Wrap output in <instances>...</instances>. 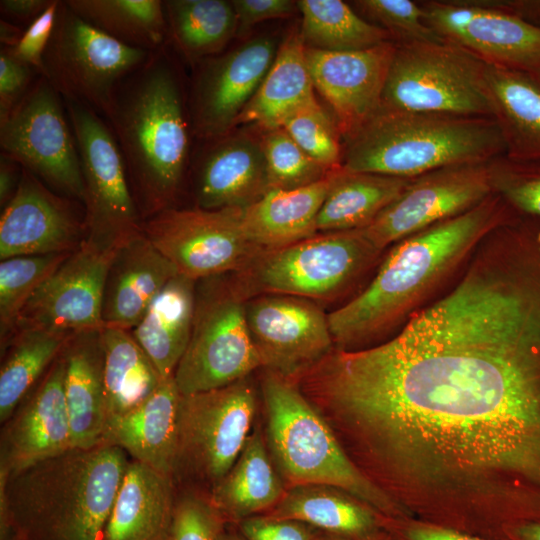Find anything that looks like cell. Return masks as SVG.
Returning <instances> with one entry per match:
<instances>
[{"instance_id": "6da1fadb", "label": "cell", "mask_w": 540, "mask_h": 540, "mask_svg": "<svg viewBox=\"0 0 540 540\" xmlns=\"http://www.w3.org/2000/svg\"><path fill=\"white\" fill-rule=\"evenodd\" d=\"M295 381L408 517L490 540L540 522V250L483 241L395 336Z\"/></svg>"}, {"instance_id": "7a4b0ae2", "label": "cell", "mask_w": 540, "mask_h": 540, "mask_svg": "<svg viewBox=\"0 0 540 540\" xmlns=\"http://www.w3.org/2000/svg\"><path fill=\"white\" fill-rule=\"evenodd\" d=\"M514 212L493 192L475 207L395 243L368 286L328 315L334 348L362 349L400 325Z\"/></svg>"}, {"instance_id": "3957f363", "label": "cell", "mask_w": 540, "mask_h": 540, "mask_svg": "<svg viewBox=\"0 0 540 540\" xmlns=\"http://www.w3.org/2000/svg\"><path fill=\"white\" fill-rule=\"evenodd\" d=\"M105 120L142 220L178 207L194 131L182 71L167 44L119 82Z\"/></svg>"}, {"instance_id": "277c9868", "label": "cell", "mask_w": 540, "mask_h": 540, "mask_svg": "<svg viewBox=\"0 0 540 540\" xmlns=\"http://www.w3.org/2000/svg\"><path fill=\"white\" fill-rule=\"evenodd\" d=\"M128 464L103 444L0 475V540H103Z\"/></svg>"}, {"instance_id": "5b68a950", "label": "cell", "mask_w": 540, "mask_h": 540, "mask_svg": "<svg viewBox=\"0 0 540 540\" xmlns=\"http://www.w3.org/2000/svg\"><path fill=\"white\" fill-rule=\"evenodd\" d=\"M343 142L344 169L406 179L505 155L492 117L404 111L382 105Z\"/></svg>"}, {"instance_id": "8992f818", "label": "cell", "mask_w": 540, "mask_h": 540, "mask_svg": "<svg viewBox=\"0 0 540 540\" xmlns=\"http://www.w3.org/2000/svg\"><path fill=\"white\" fill-rule=\"evenodd\" d=\"M260 388L267 449L286 488L329 485L345 490L388 519L408 518L353 463L296 382L263 370Z\"/></svg>"}, {"instance_id": "52a82bcc", "label": "cell", "mask_w": 540, "mask_h": 540, "mask_svg": "<svg viewBox=\"0 0 540 540\" xmlns=\"http://www.w3.org/2000/svg\"><path fill=\"white\" fill-rule=\"evenodd\" d=\"M380 253L362 229L325 232L263 250L227 278L245 302L268 294L328 300L340 295Z\"/></svg>"}, {"instance_id": "ba28073f", "label": "cell", "mask_w": 540, "mask_h": 540, "mask_svg": "<svg viewBox=\"0 0 540 540\" xmlns=\"http://www.w3.org/2000/svg\"><path fill=\"white\" fill-rule=\"evenodd\" d=\"M487 67L471 52L446 40L396 44L381 105L493 118Z\"/></svg>"}, {"instance_id": "9c48e42d", "label": "cell", "mask_w": 540, "mask_h": 540, "mask_svg": "<svg viewBox=\"0 0 540 540\" xmlns=\"http://www.w3.org/2000/svg\"><path fill=\"white\" fill-rule=\"evenodd\" d=\"M244 303L227 274L196 281L192 332L174 374L181 395L229 385L261 368Z\"/></svg>"}, {"instance_id": "30bf717a", "label": "cell", "mask_w": 540, "mask_h": 540, "mask_svg": "<svg viewBox=\"0 0 540 540\" xmlns=\"http://www.w3.org/2000/svg\"><path fill=\"white\" fill-rule=\"evenodd\" d=\"M64 102L84 185L85 241L114 251L143 231L123 155L104 117L83 103Z\"/></svg>"}, {"instance_id": "8fae6325", "label": "cell", "mask_w": 540, "mask_h": 540, "mask_svg": "<svg viewBox=\"0 0 540 540\" xmlns=\"http://www.w3.org/2000/svg\"><path fill=\"white\" fill-rule=\"evenodd\" d=\"M257 392L250 376L181 395L173 480L190 476L215 486L242 452L253 427Z\"/></svg>"}, {"instance_id": "7c38bea8", "label": "cell", "mask_w": 540, "mask_h": 540, "mask_svg": "<svg viewBox=\"0 0 540 540\" xmlns=\"http://www.w3.org/2000/svg\"><path fill=\"white\" fill-rule=\"evenodd\" d=\"M150 52L105 34L60 1L41 76L64 100L83 103L106 118L117 85Z\"/></svg>"}, {"instance_id": "4fadbf2b", "label": "cell", "mask_w": 540, "mask_h": 540, "mask_svg": "<svg viewBox=\"0 0 540 540\" xmlns=\"http://www.w3.org/2000/svg\"><path fill=\"white\" fill-rule=\"evenodd\" d=\"M1 153L58 194L83 204L84 185L65 102L41 75L0 123Z\"/></svg>"}, {"instance_id": "5bb4252c", "label": "cell", "mask_w": 540, "mask_h": 540, "mask_svg": "<svg viewBox=\"0 0 540 540\" xmlns=\"http://www.w3.org/2000/svg\"><path fill=\"white\" fill-rule=\"evenodd\" d=\"M243 210L174 207L143 221L142 230L178 274L198 281L236 272L263 251L244 233Z\"/></svg>"}, {"instance_id": "9a60e30c", "label": "cell", "mask_w": 540, "mask_h": 540, "mask_svg": "<svg viewBox=\"0 0 540 540\" xmlns=\"http://www.w3.org/2000/svg\"><path fill=\"white\" fill-rule=\"evenodd\" d=\"M492 193L488 162L436 169L413 178L362 231L382 251L390 244L475 207Z\"/></svg>"}, {"instance_id": "2e32d148", "label": "cell", "mask_w": 540, "mask_h": 540, "mask_svg": "<svg viewBox=\"0 0 540 540\" xmlns=\"http://www.w3.org/2000/svg\"><path fill=\"white\" fill-rule=\"evenodd\" d=\"M424 20L441 38L471 52L487 65L540 71V28L476 0L419 1Z\"/></svg>"}, {"instance_id": "e0dca14e", "label": "cell", "mask_w": 540, "mask_h": 540, "mask_svg": "<svg viewBox=\"0 0 540 540\" xmlns=\"http://www.w3.org/2000/svg\"><path fill=\"white\" fill-rule=\"evenodd\" d=\"M244 306L263 370L293 380L334 349L328 315L312 300L268 294Z\"/></svg>"}, {"instance_id": "ac0fdd59", "label": "cell", "mask_w": 540, "mask_h": 540, "mask_svg": "<svg viewBox=\"0 0 540 540\" xmlns=\"http://www.w3.org/2000/svg\"><path fill=\"white\" fill-rule=\"evenodd\" d=\"M279 45L262 35L195 65L189 109L194 135L228 134L271 67Z\"/></svg>"}, {"instance_id": "d6986e66", "label": "cell", "mask_w": 540, "mask_h": 540, "mask_svg": "<svg viewBox=\"0 0 540 540\" xmlns=\"http://www.w3.org/2000/svg\"><path fill=\"white\" fill-rule=\"evenodd\" d=\"M114 253L84 240L29 298L13 334L29 329L75 333L104 327V284Z\"/></svg>"}, {"instance_id": "ffe728a7", "label": "cell", "mask_w": 540, "mask_h": 540, "mask_svg": "<svg viewBox=\"0 0 540 540\" xmlns=\"http://www.w3.org/2000/svg\"><path fill=\"white\" fill-rule=\"evenodd\" d=\"M22 167L21 179L0 218V259L76 250L86 238L85 214Z\"/></svg>"}, {"instance_id": "44dd1931", "label": "cell", "mask_w": 540, "mask_h": 540, "mask_svg": "<svg viewBox=\"0 0 540 540\" xmlns=\"http://www.w3.org/2000/svg\"><path fill=\"white\" fill-rule=\"evenodd\" d=\"M395 48L393 41L354 51L306 47L315 90L331 108L343 141L380 108Z\"/></svg>"}, {"instance_id": "7402d4cb", "label": "cell", "mask_w": 540, "mask_h": 540, "mask_svg": "<svg viewBox=\"0 0 540 540\" xmlns=\"http://www.w3.org/2000/svg\"><path fill=\"white\" fill-rule=\"evenodd\" d=\"M61 353L4 422L0 475L10 476L72 448Z\"/></svg>"}, {"instance_id": "603a6c76", "label": "cell", "mask_w": 540, "mask_h": 540, "mask_svg": "<svg viewBox=\"0 0 540 540\" xmlns=\"http://www.w3.org/2000/svg\"><path fill=\"white\" fill-rule=\"evenodd\" d=\"M206 141L194 169L196 207L244 209L269 191L260 140L228 133Z\"/></svg>"}, {"instance_id": "cb8c5ba5", "label": "cell", "mask_w": 540, "mask_h": 540, "mask_svg": "<svg viewBox=\"0 0 540 540\" xmlns=\"http://www.w3.org/2000/svg\"><path fill=\"white\" fill-rule=\"evenodd\" d=\"M177 274L143 231L127 240L115 250L107 271L102 303L104 326L131 331Z\"/></svg>"}, {"instance_id": "d4e9b609", "label": "cell", "mask_w": 540, "mask_h": 540, "mask_svg": "<svg viewBox=\"0 0 540 540\" xmlns=\"http://www.w3.org/2000/svg\"><path fill=\"white\" fill-rule=\"evenodd\" d=\"M102 328L73 333L62 349L72 448L102 445L106 432Z\"/></svg>"}, {"instance_id": "484cf974", "label": "cell", "mask_w": 540, "mask_h": 540, "mask_svg": "<svg viewBox=\"0 0 540 540\" xmlns=\"http://www.w3.org/2000/svg\"><path fill=\"white\" fill-rule=\"evenodd\" d=\"M180 396L174 376L164 379L140 405L109 419L102 445L119 447L133 461L172 477Z\"/></svg>"}, {"instance_id": "4316f807", "label": "cell", "mask_w": 540, "mask_h": 540, "mask_svg": "<svg viewBox=\"0 0 540 540\" xmlns=\"http://www.w3.org/2000/svg\"><path fill=\"white\" fill-rule=\"evenodd\" d=\"M175 503L172 477L129 462L103 540H165Z\"/></svg>"}, {"instance_id": "83f0119b", "label": "cell", "mask_w": 540, "mask_h": 540, "mask_svg": "<svg viewBox=\"0 0 540 540\" xmlns=\"http://www.w3.org/2000/svg\"><path fill=\"white\" fill-rule=\"evenodd\" d=\"M337 170L304 187L269 190L244 208L242 227L247 239L263 250H271L317 235L318 215Z\"/></svg>"}, {"instance_id": "f1b7e54d", "label": "cell", "mask_w": 540, "mask_h": 540, "mask_svg": "<svg viewBox=\"0 0 540 540\" xmlns=\"http://www.w3.org/2000/svg\"><path fill=\"white\" fill-rule=\"evenodd\" d=\"M285 491L264 432L256 427L231 469L210 489L207 498L228 524L236 526L246 518L268 512Z\"/></svg>"}, {"instance_id": "f546056e", "label": "cell", "mask_w": 540, "mask_h": 540, "mask_svg": "<svg viewBox=\"0 0 540 540\" xmlns=\"http://www.w3.org/2000/svg\"><path fill=\"white\" fill-rule=\"evenodd\" d=\"M264 514L302 521L330 536L345 538L385 531L387 519L345 490L321 484L287 487L280 501Z\"/></svg>"}, {"instance_id": "4dcf8cb0", "label": "cell", "mask_w": 540, "mask_h": 540, "mask_svg": "<svg viewBox=\"0 0 540 540\" xmlns=\"http://www.w3.org/2000/svg\"><path fill=\"white\" fill-rule=\"evenodd\" d=\"M196 281L174 276L155 297L131 334L163 379L174 376L188 346L195 311Z\"/></svg>"}, {"instance_id": "1f68e13d", "label": "cell", "mask_w": 540, "mask_h": 540, "mask_svg": "<svg viewBox=\"0 0 540 540\" xmlns=\"http://www.w3.org/2000/svg\"><path fill=\"white\" fill-rule=\"evenodd\" d=\"M300 30L279 45L259 88L237 117L234 127L254 124L261 130L281 127L294 111L317 99Z\"/></svg>"}, {"instance_id": "d6a6232c", "label": "cell", "mask_w": 540, "mask_h": 540, "mask_svg": "<svg viewBox=\"0 0 540 540\" xmlns=\"http://www.w3.org/2000/svg\"><path fill=\"white\" fill-rule=\"evenodd\" d=\"M486 79L504 156L540 162V83L530 74L490 65Z\"/></svg>"}, {"instance_id": "836d02e7", "label": "cell", "mask_w": 540, "mask_h": 540, "mask_svg": "<svg viewBox=\"0 0 540 540\" xmlns=\"http://www.w3.org/2000/svg\"><path fill=\"white\" fill-rule=\"evenodd\" d=\"M167 26V45L187 63L223 52L237 36V18L231 1H163Z\"/></svg>"}, {"instance_id": "e575fe53", "label": "cell", "mask_w": 540, "mask_h": 540, "mask_svg": "<svg viewBox=\"0 0 540 540\" xmlns=\"http://www.w3.org/2000/svg\"><path fill=\"white\" fill-rule=\"evenodd\" d=\"M411 180L339 168L318 215V232L368 226L406 189Z\"/></svg>"}, {"instance_id": "d590c367", "label": "cell", "mask_w": 540, "mask_h": 540, "mask_svg": "<svg viewBox=\"0 0 540 540\" xmlns=\"http://www.w3.org/2000/svg\"><path fill=\"white\" fill-rule=\"evenodd\" d=\"M108 421L145 401L164 380L131 331L102 328Z\"/></svg>"}, {"instance_id": "8d00e7d4", "label": "cell", "mask_w": 540, "mask_h": 540, "mask_svg": "<svg viewBox=\"0 0 540 540\" xmlns=\"http://www.w3.org/2000/svg\"><path fill=\"white\" fill-rule=\"evenodd\" d=\"M73 333L29 329L15 332L1 348L0 421L17 406L61 353Z\"/></svg>"}, {"instance_id": "74e56055", "label": "cell", "mask_w": 540, "mask_h": 540, "mask_svg": "<svg viewBox=\"0 0 540 540\" xmlns=\"http://www.w3.org/2000/svg\"><path fill=\"white\" fill-rule=\"evenodd\" d=\"M82 19L134 48L155 51L167 44V26L160 0H66Z\"/></svg>"}, {"instance_id": "f35d334b", "label": "cell", "mask_w": 540, "mask_h": 540, "mask_svg": "<svg viewBox=\"0 0 540 540\" xmlns=\"http://www.w3.org/2000/svg\"><path fill=\"white\" fill-rule=\"evenodd\" d=\"M300 34L308 48L354 51L392 41L383 28L363 18L341 0H298Z\"/></svg>"}, {"instance_id": "ab89813d", "label": "cell", "mask_w": 540, "mask_h": 540, "mask_svg": "<svg viewBox=\"0 0 540 540\" xmlns=\"http://www.w3.org/2000/svg\"><path fill=\"white\" fill-rule=\"evenodd\" d=\"M70 254L71 252L23 255L1 260V348L12 336L18 316L29 298Z\"/></svg>"}, {"instance_id": "60d3db41", "label": "cell", "mask_w": 540, "mask_h": 540, "mask_svg": "<svg viewBox=\"0 0 540 540\" xmlns=\"http://www.w3.org/2000/svg\"><path fill=\"white\" fill-rule=\"evenodd\" d=\"M281 128L327 171L342 167V133L333 114L326 112L317 99L290 114Z\"/></svg>"}, {"instance_id": "b9f144b4", "label": "cell", "mask_w": 540, "mask_h": 540, "mask_svg": "<svg viewBox=\"0 0 540 540\" xmlns=\"http://www.w3.org/2000/svg\"><path fill=\"white\" fill-rule=\"evenodd\" d=\"M269 190H291L315 183L327 171L311 158L281 127L262 130Z\"/></svg>"}, {"instance_id": "7bdbcfd3", "label": "cell", "mask_w": 540, "mask_h": 540, "mask_svg": "<svg viewBox=\"0 0 540 540\" xmlns=\"http://www.w3.org/2000/svg\"><path fill=\"white\" fill-rule=\"evenodd\" d=\"M352 5L363 18L386 30L396 44L444 40L426 24L419 1L357 0Z\"/></svg>"}, {"instance_id": "ee69618b", "label": "cell", "mask_w": 540, "mask_h": 540, "mask_svg": "<svg viewBox=\"0 0 540 540\" xmlns=\"http://www.w3.org/2000/svg\"><path fill=\"white\" fill-rule=\"evenodd\" d=\"M494 193L518 212L540 220V162H519L500 156L488 162Z\"/></svg>"}, {"instance_id": "f6af8a7d", "label": "cell", "mask_w": 540, "mask_h": 540, "mask_svg": "<svg viewBox=\"0 0 540 540\" xmlns=\"http://www.w3.org/2000/svg\"><path fill=\"white\" fill-rule=\"evenodd\" d=\"M228 525L207 496L187 494L176 498L165 540H219Z\"/></svg>"}, {"instance_id": "bcb514c9", "label": "cell", "mask_w": 540, "mask_h": 540, "mask_svg": "<svg viewBox=\"0 0 540 540\" xmlns=\"http://www.w3.org/2000/svg\"><path fill=\"white\" fill-rule=\"evenodd\" d=\"M235 527L245 540H324L328 535L302 521L265 514L246 518Z\"/></svg>"}, {"instance_id": "7dc6e473", "label": "cell", "mask_w": 540, "mask_h": 540, "mask_svg": "<svg viewBox=\"0 0 540 540\" xmlns=\"http://www.w3.org/2000/svg\"><path fill=\"white\" fill-rule=\"evenodd\" d=\"M39 75L4 47L0 50V123L4 122L26 95Z\"/></svg>"}, {"instance_id": "c3c4849f", "label": "cell", "mask_w": 540, "mask_h": 540, "mask_svg": "<svg viewBox=\"0 0 540 540\" xmlns=\"http://www.w3.org/2000/svg\"><path fill=\"white\" fill-rule=\"evenodd\" d=\"M59 4L60 1L53 0L44 13L25 28L18 45L7 48L15 58L32 67L39 75L43 72V56L54 29Z\"/></svg>"}, {"instance_id": "681fc988", "label": "cell", "mask_w": 540, "mask_h": 540, "mask_svg": "<svg viewBox=\"0 0 540 540\" xmlns=\"http://www.w3.org/2000/svg\"><path fill=\"white\" fill-rule=\"evenodd\" d=\"M237 18V35L242 36L255 25L273 19L288 18L298 11L292 0H232Z\"/></svg>"}, {"instance_id": "f907efd6", "label": "cell", "mask_w": 540, "mask_h": 540, "mask_svg": "<svg viewBox=\"0 0 540 540\" xmlns=\"http://www.w3.org/2000/svg\"><path fill=\"white\" fill-rule=\"evenodd\" d=\"M395 540H489L413 518L385 521Z\"/></svg>"}, {"instance_id": "816d5d0a", "label": "cell", "mask_w": 540, "mask_h": 540, "mask_svg": "<svg viewBox=\"0 0 540 540\" xmlns=\"http://www.w3.org/2000/svg\"><path fill=\"white\" fill-rule=\"evenodd\" d=\"M53 0H1L0 12L5 19L26 27L50 6Z\"/></svg>"}, {"instance_id": "f5cc1de1", "label": "cell", "mask_w": 540, "mask_h": 540, "mask_svg": "<svg viewBox=\"0 0 540 540\" xmlns=\"http://www.w3.org/2000/svg\"><path fill=\"white\" fill-rule=\"evenodd\" d=\"M479 4L504 11L540 28V0H476Z\"/></svg>"}, {"instance_id": "db71d44e", "label": "cell", "mask_w": 540, "mask_h": 540, "mask_svg": "<svg viewBox=\"0 0 540 540\" xmlns=\"http://www.w3.org/2000/svg\"><path fill=\"white\" fill-rule=\"evenodd\" d=\"M22 174V166L11 157L0 154V206L4 208L15 195Z\"/></svg>"}, {"instance_id": "11a10c76", "label": "cell", "mask_w": 540, "mask_h": 540, "mask_svg": "<svg viewBox=\"0 0 540 540\" xmlns=\"http://www.w3.org/2000/svg\"><path fill=\"white\" fill-rule=\"evenodd\" d=\"M25 28L22 26L16 25L12 22H9L5 19L0 20V42L1 47L12 49L18 45Z\"/></svg>"}, {"instance_id": "9f6ffc18", "label": "cell", "mask_w": 540, "mask_h": 540, "mask_svg": "<svg viewBox=\"0 0 540 540\" xmlns=\"http://www.w3.org/2000/svg\"><path fill=\"white\" fill-rule=\"evenodd\" d=\"M506 540H540V522H525L511 528Z\"/></svg>"}, {"instance_id": "6f0895ef", "label": "cell", "mask_w": 540, "mask_h": 540, "mask_svg": "<svg viewBox=\"0 0 540 540\" xmlns=\"http://www.w3.org/2000/svg\"><path fill=\"white\" fill-rule=\"evenodd\" d=\"M324 540H395V538L387 530H385L378 534L361 538H345L327 535Z\"/></svg>"}, {"instance_id": "680465c9", "label": "cell", "mask_w": 540, "mask_h": 540, "mask_svg": "<svg viewBox=\"0 0 540 540\" xmlns=\"http://www.w3.org/2000/svg\"><path fill=\"white\" fill-rule=\"evenodd\" d=\"M219 540H245L239 531L233 525H228L223 533L221 534Z\"/></svg>"}, {"instance_id": "91938a15", "label": "cell", "mask_w": 540, "mask_h": 540, "mask_svg": "<svg viewBox=\"0 0 540 540\" xmlns=\"http://www.w3.org/2000/svg\"><path fill=\"white\" fill-rule=\"evenodd\" d=\"M536 79H537V81L540 83V71H539L538 76H537Z\"/></svg>"}, {"instance_id": "94428289", "label": "cell", "mask_w": 540, "mask_h": 540, "mask_svg": "<svg viewBox=\"0 0 540 540\" xmlns=\"http://www.w3.org/2000/svg\"><path fill=\"white\" fill-rule=\"evenodd\" d=\"M15 540H22V539H20V538H16Z\"/></svg>"}]
</instances>
